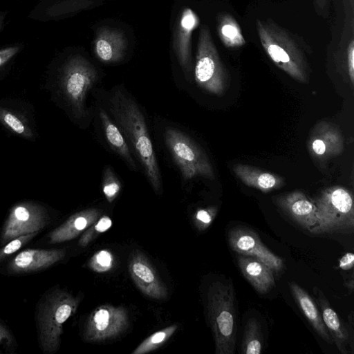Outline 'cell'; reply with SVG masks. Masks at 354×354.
Listing matches in <instances>:
<instances>
[{
  "label": "cell",
  "mask_w": 354,
  "mask_h": 354,
  "mask_svg": "<svg viewBox=\"0 0 354 354\" xmlns=\"http://www.w3.org/2000/svg\"><path fill=\"white\" fill-rule=\"evenodd\" d=\"M20 50L19 46H10L0 50V67L7 63Z\"/></svg>",
  "instance_id": "cell-34"
},
{
  "label": "cell",
  "mask_w": 354,
  "mask_h": 354,
  "mask_svg": "<svg viewBox=\"0 0 354 354\" xmlns=\"http://www.w3.org/2000/svg\"><path fill=\"white\" fill-rule=\"evenodd\" d=\"M313 292L320 308L323 322L333 341V344H335L341 353L348 354L349 353L348 347H350L352 350L353 348V338L349 332V329L330 306L322 291L317 287H314Z\"/></svg>",
  "instance_id": "cell-17"
},
{
  "label": "cell",
  "mask_w": 354,
  "mask_h": 354,
  "mask_svg": "<svg viewBox=\"0 0 354 354\" xmlns=\"http://www.w3.org/2000/svg\"><path fill=\"white\" fill-rule=\"evenodd\" d=\"M99 115L106 139L111 148L117 153L131 168L136 169L137 165L131 156L128 145L120 130L111 121L104 109H100Z\"/></svg>",
  "instance_id": "cell-23"
},
{
  "label": "cell",
  "mask_w": 354,
  "mask_h": 354,
  "mask_svg": "<svg viewBox=\"0 0 354 354\" xmlns=\"http://www.w3.org/2000/svg\"><path fill=\"white\" fill-rule=\"evenodd\" d=\"M101 215V211L90 208L75 213L64 223L48 234L50 243H58L75 239L94 223Z\"/></svg>",
  "instance_id": "cell-18"
},
{
  "label": "cell",
  "mask_w": 354,
  "mask_h": 354,
  "mask_svg": "<svg viewBox=\"0 0 354 354\" xmlns=\"http://www.w3.org/2000/svg\"><path fill=\"white\" fill-rule=\"evenodd\" d=\"M121 189L119 180L110 167H107L104 172L102 191L108 202H113L118 196Z\"/></svg>",
  "instance_id": "cell-30"
},
{
  "label": "cell",
  "mask_w": 354,
  "mask_h": 354,
  "mask_svg": "<svg viewBox=\"0 0 354 354\" xmlns=\"http://www.w3.org/2000/svg\"><path fill=\"white\" fill-rule=\"evenodd\" d=\"M261 44L272 62L297 82H308V65L301 50L289 33L272 20L257 19Z\"/></svg>",
  "instance_id": "cell-3"
},
{
  "label": "cell",
  "mask_w": 354,
  "mask_h": 354,
  "mask_svg": "<svg viewBox=\"0 0 354 354\" xmlns=\"http://www.w3.org/2000/svg\"><path fill=\"white\" fill-rule=\"evenodd\" d=\"M274 203L296 223L309 230L317 224L316 206L313 201L299 190L278 196Z\"/></svg>",
  "instance_id": "cell-14"
},
{
  "label": "cell",
  "mask_w": 354,
  "mask_h": 354,
  "mask_svg": "<svg viewBox=\"0 0 354 354\" xmlns=\"http://www.w3.org/2000/svg\"><path fill=\"white\" fill-rule=\"evenodd\" d=\"M79 304L77 297L63 290L46 295L37 310L38 338L44 352L59 349L64 324L76 312Z\"/></svg>",
  "instance_id": "cell-5"
},
{
  "label": "cell",
  "mask_w": 354,
  "mask_h": 354,
  "mask_svg": "<svg viewBox=\"0 0 354 354\" xmlns=\"http://www.w3.org/2000/svg\"><path fill=\"white\" fill-rule=\"evenodd\" d=\"M346 64L348 79L352 85L354 83V40L351 39L346 48Z\"/></svg>",
  "instance_id": "cell-33"
},
{
  "label": "cell",
  "mask_w": 354,
  "mask_h": 354,
  "mask_svg": "<svg viewBox=\"0 0 354 354\" xmlns=\"http://www.w3.org/2000/svg\"><path fill=\"white\" fill-rule=\"evenodd\" d=\"M354 280L353 277H351V279L348 280L347 281H345V286L349 290L350 292H352L354 288Z\"/></svg>",
  "instance_id": "cell-37"
},
{
  "label": "cell",
  "mask_w": 354,
  "mask_h": 354,
  "mask_svg": "<svg viewBox=\"0 0 354 354\" xmlns=\"http://www.w3.org/2000/svg\"><path fill=\"white\" fill-rule=\"evenodd\" d=\"M289 286L295 301L314 330L324 341L333 344V341L313 299L295 282H290Z\"/></svg>",
  "instance_id": "cell-22"
},
{
  "label": "cell",
  "mask_w": 354,
  "mask_h": 354,
  "mask_svg": "<svg viewBox=\"0 0 354 354\" xmlns=\"http://www.w3.org/2000/svg\"><path fill=\"white\" fill-rule=\"evenodd\" d=\"M61 75L60 86L66 100L77 118L84 117L87 93L97 80L95 68L83 57L76 55L65 63Z\"/></svg>",
  "instance_id": "cell-8"
},
{
  "label": "cell",
  "mask_w": 354,
  "mask_h": 354,
  "mask_svg": "<svg viewBox=\"0 0 354 354\" xmlns=\"http://www.w3.org/2000/svg\"><path fill=\"white\" fill-rule=\"evenodd\" d=\"M232 170L245 185L263 193L279 189L285 183L284 179L280 176L250 165L236 164Z\"/></svg>",
  "instance_id": "cell-21"
},
{
  "label": "cell",
  "mask_w": 354,
  "mask_h": 354,
  "mask_svg": "<svg viewBox=\"0 0 354 354\" xmlns=\"http://www.w3.org/2000/svg\"><path fill=\"white\" fill-rule=\"evenodd\" d=\"M109 109L123 133L129 139L153 189L159 194L160 173L142 113L137 103L121 89L109 97Z\"/></svg>",
  "instance_id": "cell-1"
},
{
  "label": "cell",
  "mask_w": 354,
  "mask_h": 354,
  "mask_svg": "<svg viewBox=\"0 0 354 354\" xmlns=\"http://www.w3.org/2000/svg\"><path fill=\"white\" fill-rule=\"evenodd\" d=\"M127 46L124 34L118 30L102 28L94 41L96 57L104 63L119 62L124 56Z\"/></svg>",
  "instance_id": "cell-19"
},
{
  "label": "cell",
  "mask_w": 354,
  "mask_h": 354,
  "mask_svg": "<svg viewBox=\"0 0 354 354\" xmlns=\"http://www.w3.org/2000/svg\"><path fill=\"white\" fill-rule=\"evenodd\" d=\"M129 317L122 306L106 304L96 308L88 317L83 337L88 342H100L113 339L128 327Z\"/></svg>",
  "instance_id": "cell-9"
},
{
  "label": "cell",
  "mask_w": 354,
  "mask_h": 354,
  "mask_svg": "<svg viewBox=\"0 0 354 354\" xmlns=\"http://www.w3.org/2000/svg\"><path fill=\"white\" fill-rule=\"evenodd\" d=\"M39 232L21 235L16 237L0 248V262L14 252L19 250L22 246L26 244L30 240L35 236Z\"/></svg>",
  "instance_id": "cell-31"
},
{
  "label": "cell",
  "mask_w": 354,
  "mask_h": 354,
  "mask_svg": "<svg viewBox=\"0 0 354 354\" xmlns=\"http://www.w3.org/2000/svg\"><path fill=\"white\" fill-rule=\"evenodd\" d=\"M194 76L198 86L216 95L223 94L229 84L227 71L205 25L199 31Z\"/></svg>",
  "instance_id": "cell-6"
},
{
  "label": "cell",
  "mask_w": 354,
  "mask_h": 354,
  "mask_svg": "<svg viewBox=\"0 0 354 354\" xmlns=\"http://www.w3.org/2000/svg\"><path fill=\"white\" fill-rule=\"evenodd\" d=\"M313 201L316 206L317 224L308 230L310 232L353 234L354 207L350 190L339 185L329 187Z\"/></svg>",
  "instance_id": "cell-4"
},
{
  "label": "cell",
  "mask_w": 354,
  "mask_h": 354,
  "mask_svg": "<svg viewBox=\"0 0 354 354\" xmlns=\"http://www.w3.org/2000/svg\"><path fill=\"white\" fill-rule=\"evenodd\" d=\"M217 22L218 37L226 48H239L246 44L241 27L233 16L228 13L220 14Z\"/></svg>",
  "instance_id": "cell-24"
},
{
  "label": "cell",
  "mask_w": 354,
  "mask_h": 354,
  "mask_svg": "<svg viewBox=\"0 0 354 354\" xmlns=\"http://www.w3.org/2000/svg\"><path fill=\"white\" fill-rule=\"evenodd\" d=\"M237 263L244 277L259 294H266L274 286L273 270L261 261L239 254Z\"/></svg>",
  "instance_id": "cell-20"
},
{
  "label": "cell",
  "mask_w": 354,
  "mask_h": 354,
  "mask_svg": "<svg viewBox=\"0 0 354 354\" xmlns=\"http://www.w3.org/2000/svg\"><path fill=\"white\" fill-rule=\"evenodd\" d=\"M263 348L261 325L255 318H250L245 325L241 351L244 354H259Z\"/></svg>",
  "instance_id": "cell-25"
},
{
  "label": "cell",
  "mask_w": 354,
  "mask_h": 354,
  "mask_svg": "<svg viewBox=\"0 0 354 354\" xmlns=\"http://www.w3.org/2000/svg\"><path fill=\"white\" fill-rule=\"evenodd\" d=\"M129 272L134 283L146 296L155 299H165L167 289L146 256L133 251L129 260Z\"/></svg>",
  "instance_id": "cell-12"
},
{
  "label": "cell",
  "mask_w": 354,
  "mask_h": 354,
  "mask_svg": "<svg viewBox=\"0 0 354 354\" xmlns=\"http://www.w3.org/2000/svg\"><path fill=\"white\" fill-rule=\"evenodd\" d=\"M113 256L109 250H102L93 255L88 261V266L95 272H106L113 268Z\"/></svg>",
  "instance_id": "cell-29"
},
{
  "label": "cell",
  "mask_w": 354,
  "mask_h": 354,
  "mask_svg": "<svg viewBox=\"0 0 354 354\" xmlns=\"http://www.w3.org/2000/svg\"><path fill=\"white\" fill-rule=\"evenodd\" d=\"M0 122L12 132L25 138L32 139L30 128L12 112L0 107Z\"/></svg>",
  "instance_id": "cell-27"
},
{
  "label": "cell",
  "mask_w": 354,
  "mask_h": 354,
  "mask_svg": "<svg viewBox=\"0 0 354 354\" xmlns=\"http://www.w3.org/2000/svg\"><path fill=\"white\" fill-rule=\"evenodd\" d=\"M46 209L34 202H21L10 210L3 225L1 244L3 245L21 235L39 232L48 223Z\"/></svg>",
  "instance_id": "cell-10"
},
{
  "label": "cell",
  "mask_w": 354,
  "mask_h": 354,
  "mask_svg": "<svg viewBox=\"0 0 354 354\" xmlns=\"http://www.w3.org/2000/svg\"><path fill=\"white\" fill-rule=\"evenodd\" d=\"M165 140L185 180L195 177L214 178L213 167L207 155L189 136L168 127L165 131Z\"/></svg>",
  "instance_id": "cell-7"
},
{
  "label": "cell",
  "mask_w": 354,
  "mask_h": 354,
  "mask_svg": "<svg viewBox=\"0 0 354 354\" xmlns=\"http://www.w3.org/2000/svg\"><path fill=\"white\" fill-rule=\"evenodd\" d=\"M177 328L176 324H173L155 332L142 341L131 354H145L158 349L171 337Z\"/></svg>",
  "instance_id": "cell-26"
},
{
  "label": "cell",
  "mask_w": 354,
  "mask_h": 354,
  "mask_svg": "<svg viewBox=\"0 0 354 354\" xmlns=\"http://www.w3.org/2000/svg\"><path fill=\"white\" fill-rule=\"evenodd\" d=\"M315 5L319 9H323L326 6L327 0H314Z\"/></svg>",
  "instance_id": "cell-38"
},
{
  "label": "cell",
  "mask_w": 354,
  "mask_h": 354,
  "mask_svg": "<svg viewBox=\"0 0 354 354\" xmlns=\"http://www.w3.org/2000/svg\"><path fill=\"white\" fill-rule=\"evenodd\" d=\"M65 254L64 250L27 249L15 256L8 263L7 269L17 274L39 271L59 261Z\"/></svg>",
  "instance_id": "cell-16"
},
{
  "label": "cell",
  "mask_w": 354,
  "mask_h": 354,
  "mask_svg": "<svg viewBox=\"0 0 354 354\" xmlns=\"http://www.w3.org/2000/svg\"><path fill=\"white\" fill-rule=\"evenodd\" d=\"M354 254L352 252L346 253L339 261V267L343 270H348L353 267Z\"/></svg>",
  "instance_id": "cell-35"
},
{
  "label": "cell",
  "mask_w": 354,
  "mask_h": 354,
  "mask_svg": "<svg viewBox=\"0 0 354 354\" xmlns=\"http://www.w3.org/2000/svg\"><path fill=\"white\" fill-rule=\"evenodd\" d=\"M111 225L112 221L109 216L104 215L100 217L83 233L78 241L79 245L81 247L87 246L100 233L108 230L111 227Z\"/></svg>",
  "instance_id": "cell-28"
},
{
  "label": "cell",
  "mask_w": 354,
  "mask_h": 354,
  "mask_svg": "<svg viewBox=\"0 0 354 354\" xmlns=\"http://www.w3.org/2000/svg\"><path fill=\"white\" fill-rule=\"evenodd\" d=\"M207 317L216 354H234L237 330L236 298L231 282L212 283L207 292Z\"/></svg>",
  "instance_id": "cell-2"
},
{
  "label": "cell",
  "mask_w": 354,
  "mask_h": 354,
  "mask_svg": "<svg viewBox=\"0 0 354 354\" xmlns=\"http://www.w3.org/2000/svg\"><path fill=\"white\" fill-rule=\"evenodd\" d=\"M228 242L233 251L261 261L274 272H279L283 268V260L272 252L250 229L240 226L232 228L228 232Z\"/></svg>",
  "instance_id": "cell-11"
},
{
  "label": "cell",
  "mask_w": 354,
  "mask_h": 354,
  "mask_svg": "<svg viewBox=\"0 0 354 354\" xmlns=\"http://www.w3.org/2000/svg\"><path fill=\"white\" fill-rule=\"evenodd\" d=\"M13 342V337L9 330L0 323V344L11 346Z\"/></svg>",
  "instance_id": "cell-36"
},
{
  "label": "cell",
  "mask_w": 354,
  "mask_h": 354,
  "mask_svg": "<svg viewBox=\"0 0 354 354\" xmlns=\"http://www.w3.org/2000/svg\"><path fill=\"white\" fill-rule=\"evenodd\" d=\"M344 141L339 131L328 122H320L313 128L308 140L310 155L324 160L342 153Z\"/></svg>",
  "instance_id": "cell-13"
},
{
  "label": "cell",
  "mask_w": 354,
  "mask_h": 354,
  "mask_svg": "<svg viewBox=\"0 0 354 354\" xmlns=\"http://www.w3.org/2000/svg\"><path fill=\"white\" fill-rule=\"evenodd\" d=\"M217 212L215 207H209L198 209L194 215V222L196 227L201 230L207 229L214 221Z\"/></svg>",
  "instance_id": "cell-32"
},
{
  "label": "cell",
  "mask_w": 354,
  "mask_h": 354,
  "mask_svg": "<svg viewBox=\"0 0 354 354\" xmlns=\"http://www.w3.org/2000/svg\"><path fill=\"white\" fill-rule=\"evenodd\" d=\"M200 23L198 15L189 8L183 10L174 32L173 46L178 60L186 72L192 69V35Z\"/></svg>",
  "instance_id": "cell-15"
}]
</instances>
